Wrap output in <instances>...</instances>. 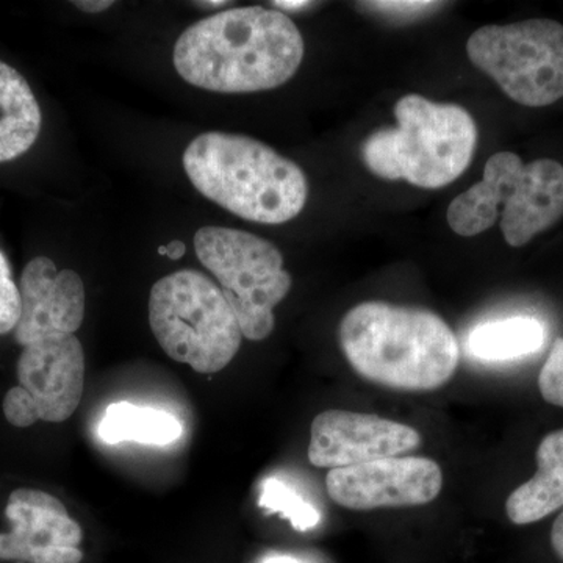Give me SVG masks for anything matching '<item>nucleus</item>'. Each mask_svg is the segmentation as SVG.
<instances>
[{
    "label": "nucleus",
    "mask_w": 563,
    "mask_h": 563,
    "mask_svg": "<svg viewBox=\"0 0 563 563\" xmlns=\"http://www.w3.org/2000/svg\"><path fill=\"white\" fill-rule=\"evenodd\" d=\"M303 40L276 9L240 7L213 14L181 33L174 68L202 90L242 95L274 90L298 73Z\"/></svg>",
    "instance_id": "nucleus-1"
},
{
    "label": "nucleus",
    "mask_w": 563,
    "mask_h": 563,
    "mask_svg": "<svg viewBox=\"0 0 563 563\" xmlns=\"http://www.w3.org/2000/svg\"><path fill=\"white\" fill-rule=\"evenodd\" d=\"M339 336L354 372L393 390H437L461 362L453 329L431 310L362 302L344 314Z\"/></svg>",
    "instance_id": "nucleus-2"
},
{
    "label": "nucleus",
    "mask_w": 563,
    "mask_h": 563,
    "mask_svg": "<svg viewBox=\"0 0 563 563\" xmlns=\"http://www.w3.org/2000/svg\"><path fill=\"white\" fill-rule=\"evenodd\" d=\"M184 168L196 190L246 221L284 224L309 198L302 169L250 136L202 133L185 150Z\"/></svg>",
    "instance_id": "nucleus-3"
},
{
    "label": "nucleus",
    "mask_w": 563,
    "mask_h": 563,
    "mask_svg": "<svg viewBox=\"0 0 563 563\" xmlns=\"http://www.w3.org/2000/svg\"><path fill=\"white\" fill-rule=\"evenodd\" d=\"M395 118L396 128L379 129L363 141L362 161L374 176L437 190L466 172L477 125L463 107L407 95L396 102Z\"/></svg>",
    "instance_id": "nucleus-4"
},
{
    "label": "nucleus",
    "mask_w": 563,
    "mask_h": 563,
    "mask_svg": "<svg viewBox=\"0 0 563 563\" xmlns=\"http://www.w3.org/2000/svg\"><path fill=\"white\" fill-rule=\"evenodd\" d=\"M501 214L507 244L521 247L563 217V166L551 158L525 165L514 152L485 163L483 180L448 207V224L457 235H479Z\"/></svg>",
    "instance_id": "nucleus-5"
},
{
    "label": "nucleus",
    "mask_w": 563,
    "mask_h": 563,
    "mask_svg": "<svg viewBox=\"0 0 563 563\" xmlns=\"http://www.w3.org/2000/svg\"><path fill=\"white\" fill-rule=\"evenodd\" d=\"M150 324L162 350L195 372H221L242 346L243 333L221 288L184 269L152 287Z\"/></svg>",
    "instance_id": "nucleus-6"
},
{
    "label": "nucleus",
    "mask_w": 563,
    "mask_h": 563,
    "mask_svg": "<svg viewBox=\"0 0 563 563\" xmlns=\"http://www.w3.org/2000/svg\"><path fill=\"white\" fill-rule=\"evenodd\" d=\"M195 251L220 282L243 336L252 342L268 339L276 325L274 309L291 290L282 252L250 232L211 225L196 232Z\"/></svg>",
    "instance_id": "nucleus-7"
},
{
    "label": "nucleus",
    "mask_w": 563,
    "mask_h": 563,
    "mask_svg": "<svg viewBox=\"0 0 563 563\" xmlns=\"http://www.w3.org/2000/svg\"><path fill=\"white\" fill-rule=\"evenodd\" d=\"M466 54L520 106L548 107L563 98L561 22L526 20L485 25L470 36Z\"/></svg>",
    "instance_id": "nucleus-8"
},
{
    "label": "nucleus",
    "mask_w": 563,
    "mask_h": 563,
    "mask_svg": "<svg viewBox=\"0 0 563 563\" xmlns=\"http://www.w3.org/2000/svg\"><path fill=\"white\" fill-rule=\"evenodd\" d=\"M442 487V468L428 457L379 459L331 470L325 477L332 501L351 510L424 506Z\"/></svg>",
    "instance_id": "nucleus-9"
},
{
    "label": "nucleus",
    "mask_w": 563,
    "mask_h": 563,
    "mask_svg": "<svg viewBox=\"0 0 563 563\" xmlns=\"http://www.w3.org/2000/svg\"><path fill=\"white\" fill-rule=\"evenodd\" d=\"M10 532L0 533V561L80 563L84 531L60 499L41 490L18 488L9 496Z\"/></svg>",
    "instance_id": "nucleus-10"
},
{
    "label": "nucleus",
    "mask_w": 563,
    "mask_h": 563,
    "mask_svg": "<svg viewBox=\"0 0 563 563\" xmlns=\"http://www.w3.org/2000/svg\"><path fill=\"white\" fill-rule=\"evenodd\" d=\"M417 429L377 415L325 410L310 431L309 461L318 468H346L398 457L420 446Z\"/></svg>",
    "instance_id": "nucleus-11"
},
{
    "label": "nucleus",
    "mask_w": 563,
    "mask_h": 563,
    "mask_svg": "<svg viewBox=\"0 0 563 563\" xmlns=\"http://www.w3.org/2000/svg\"><path fill=\"white\" fill-rule=\"evenodd\" d=\"M20 292L21 317L14 339L22 347L79 331L87 295L73 269L58 272L51 258L35 257L22 272Z\"/></svg>",
    "instance_id": "nucleus-12"
},
{
    "label": "nucleus",
    "mask_w": 563,
    "mask_h": 563,
    "mask_svg": "<svg viewBox=\"0 0 563 563\" xmlns=\"http://www.w3.org/2000/svg\"><path fill=\"white\" fill-rule=\"evenodd\" d=\"M16 374L20 387L31 393L40 420L66 421L84 396V347L76 335L55 336L22 347Z\"/></svg>",
    "instance_id": "nucleus-13"
},
{
    "label": "nucleus",
    "mask_w": 563,
    "mask_h": 563,
    "mask_svg": "<svg viewBox=\"0 0 563 563\" xmlns=\"http://www.w3.org/2000/svg\"><path fill=\"white\" fill-rule=\"evenodd\" d=\"M563 507V429L548 433L537 450V473L512 492L506 512L514 525H532Z\"/></svg>",
    "instance_id": "nucleus-14"
},
{
    "label": "nucleus",
    "mask_w": 563,
    "mask_h": 563,
    "mask_svg": "<svg viewBox=\"0 0 563 563\" xmlns=\"http://www.w3.org/2000/svg\"><path fill=\"white\" fill-rule=\"evenodd\" d=\"M41 110L27 80L0 62V163L11 162L38 140Z\"/></svg>",
    "instance_id": "nucleus-15"
},
{
    "label": "nucleus",
    "mask_w": 563,
    "mask_h": 563,
    "mask_svg": "<svg viewBox=\"0 0 563 563\" xmlns=\"http://www.w3.org/2000/svg\"><path fill=\"white\" fill-rule=\"evenodd\" d=\"M544 328L532 317H514L483 322L466 336V352L474 361H515L542 350Z\"/></svg>",
    "instance_id": "nucleus-16"
},
{
    "label": "nucleus",
    "mask_w": 563,
    "mask_h": 563,
    "mask_svg": "<svg viewBox=\"0 0 563 563\" xmlns=\"http://www.w3.org/2000/svg\"><path fill=\"white\" fill-rule=\"evenodd\" d=\"M181 433L184 428L174 415L131 402L110 404L98 428L99 439L107 444L135 442L163 446L177 442Z\"/></svg>",
    "instance_id": "nucleus-17"
},
{
    "label": "nucleus",
    "mask_w": 563,
    "mask_h": 563,
    "mask_svg": "<svg viewBox=\"0 0 563 563\" xmlns=\"http://www.w3.org/2000/svg\"><path fill=\"white\" fill-rule=\"evenodd\" d=\"M258 504L266 514H277L290 521L299 532L317 528L321 514L317 507L302 498L290 485L282 483L277 477H268L261 485Z\"/></svg>",
    "instance_id": "nucleus-18"
},
{
    "label": "nucleus",
    "mask_w": 563,
    "mask_h": 563,
    "mask_svg": "<svg viewBox=\"0 0 563 563\" xmlns=\"http://www.w3.org/2000/svg\"><path fill=\"white\" fill-rule=\"evenodd\" d=\"M21 317L20 287L11 277L10 263L0 251V335H5L16 328Z\"/></svg>",
    "instance_id": "nucleus-19"
},
{
    "label": "nucleus",
    "mask_w": 563,
    "mask_h": 563,
    "mask_svg": "<svg viewBox=\"0 0 563 563\" xmlns=\"http://www.w3.org/2000/svg\"><path fill=\"white\" fill-rule=\"evenodd\" d=\"M539 388L544 401L563 407V336L555 340L542 366Z\"/></svg>",
    "instance_id": "nucleus-20"
},
{
    "label": "nucleus",
    "mask_w": 563,
    "mask_h": 563,
    "mask_svg": "<svg viewBox=\"0 0 563 563\" xmlns=\"http://www.w3.org/2000/svg\"><path fill=\"white\" fill-rule=\"evenodd\" d=\"M3 415L11 426L16 428H29L40 421L38 409L33 401L31 393L24 388L13 387L3 398Z\"/></svg>",
    "instance_id": "nucleus-21"
},
{
    "label": "nucleus",
    "mask_w": 563,
    "mask_h": 563,
    "mask_svg": "<svg viewBox=\"0 0 563 563\" xmlns=\"http://www.w3.org/2000/svg\"><path fill=\"white\" fill-rule=\"evenodd\" d=\"M439 2H365L362 7L372 10L374 13L393 18H413L439 9Z\"/></svg>",
    "instance_id": "nucleus-22"
},
{
    "label": "nucleus",
    "mask_w": 563,
    "mask_h": 563,
    "mask_svg": "<svg viewBox=\"0 0 563 563\" xmlns=\"http://www.w3.org/2000/svg\"><path fill=\"white\" fill-rule=\"evenodd\" d=\"M113 5L114 2H111V0H76L74 2V7L90 14L102 13V11L109 10Z\"/></svg>",
    "instance_id": "nucleus-23"
},
{
    "label": "nucleus",
    "mask_w": 563,
    "mask_h": 563,
    "mask_svg": "<svg viewBox=\"0 0 563 563\" xmlns=\"http://www.w3.org/2000/svg\"><path fill=\"white\" fill-rule=\"evenodd\" d=\"M551 544L554 553L563 561V512L554 521L553 531H551Z\"/></svg>",
    "instance_id": "nucleus-24"
},
{
    "label": "nucleus",
    "mask_w": 563,
    "mask_h": 563,
    "mask_svg": "<svg viewBox=\"0 0 563 563\" xmlns=\"http://www.w3.org/2000/svg\"><path fill=\"white\" fill-rule=\"evenodd\" d=\"M273 5L276 7V10L299 11L309 9L313 3L303 2V0H276V2H273Z\"/></svg>",
    "instance_id": "nucleus-25"
},
{
    "label": "nucleus",
    "mask_w": 563,
    "mask_h": 563,
    "mask_svg": "<svg viewBox=\"0 0 563 563\" xmlns=\"http://www.w3.org/2000/svg\"><path fill=\"white\" fill-rule=\"evenodd\" d=\"M185 251H187V247H185V244L181 242H173L169 243L168 246L158 250L161 254L168 255L173 261H179L180 257H184Z\"/></svg>",
    "instance_id": "nucleus-26"
},
{
    "label": "nucleus",
    "mask_w": 563,
    "mask_h": 563,
    "mask_svg": "<svg viewBox=\"0 0 563 563\" xmlns=\"http://www.w3.org/2000/svg\"><path fill=\"white\" fill-rule=\"evenodd\" d=\"M261 563H306L299 561V559L292 558V555L287 554H272L266 555L265 559Z\"/></svg>",
    "instance_id": "nucleus-27"
},
{
    "label": "nucleus",
    "mask_w": 563,
    "mask_h": 563,
    "mask_svg": "<svg viewBox=\"0 0 563 563\" xmlns=\"http://www.w3.org/2000/svg\"><path fill=\"white\" fill-rule=\"evenodd\" d=\"M229 2H225V0H217V2H196V5L203 7V9H218V7H224L228 5Z\"/></svg>",
    "instance_id": "nucleus-28"
}]
</instances>
